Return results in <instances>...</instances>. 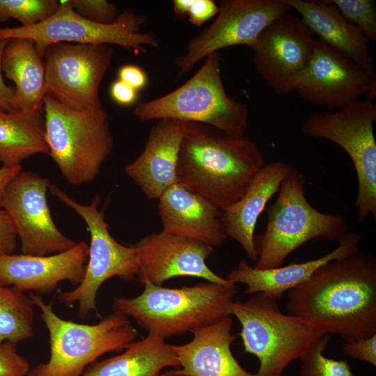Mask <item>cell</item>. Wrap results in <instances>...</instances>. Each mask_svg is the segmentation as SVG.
<instances>
[{
  "mask_svg": "<svg viewBox=\"0 0 376 376\" xmlns=\"http://www.w3.org/2000/svg\"><path fill=\"white\" fill-rule=\"evenodd\" d=\"M59 5L56 0H0V22L12 17L21 26H33L54 15Z\"/></svg>",
  "mask_w": 376,
  "mask_h": 376,
  "instance_id": "29",
  "label": "cell"
},
{
  "mask_svg": "<svg viewBox=\"0 0 376 376\" xmlns=\"http://www.w3.org/2000/svg\"><path fill=\"white\" fill-rule=\"evenodd\" d=\"M219 6L213 0H194L188 14L189 21L196 26H201L217 15Z\"/></svg>",
  "mask_w": 376,
  "mask_h": 376,
  "instance_id": "36",
  "label": "cell"
},
{
  "mask_svg": "<svg viewBox=\"0 0 376 376\" xmlns=\"http://www.w3.org/2000/svg\"><path fill=\"white\" fill-rule=\"evenodd\" d=\"M292 169L290 164L283 162L266 164L255 175L242 196L222 211L221 219L226 237L236 241L255 263L258 256L254 232L258 217Z\"/></svg>",
  "mask_w": 376,
  "mask_h": 376,
  "instance_id": "22",
  "label": "cell"
},
{
  "mask_svg": "<svg viewBox=\"0 0 376 376\" xmlns=\"http://www.w3.org/2000/svg\"><path fill=\"white\" fill-rule=\"evenodd\" d=\"M17 245L13 225L5 210L0 207V255L14 253Z\"/></svg>",
  "mask_w": 376,
  "mask_h": 376,
  "instance_id": "35",
  "label": "cell"
},
{
  "mask_svg": "<svg viewBox=\"0 0 376 376\" xmlns=\"http://www.w3.org/2000/svg\"><path fill=\"white\" fill-rule=\"evenodd\" d=\"M109 92L113 100L123 106L132 104L138 97L136 90L119 79L111 84Z\"/></svg>",
  "mask_w": 376,
  "mask_h": 376,
  "instance_id": "38",
  "label": "cell"
},
{
  "mask_svg": "<svg viewBox=\"0 0 376 376\" xmlns=\"http://www.w3.org/2000/svg\"><path fill=\"white\" fill-rule=\"evenodd\" d=\"M88 257V245L84 241L46 256L0 255V283L25 293L50 295L64 281L78 285L84 277Z\"/></svg>",
  "mask_w": 376,
  "mask_h": 376,
  "instance_id": "18",
  "label": "cell"
},
{
  "mask_svg": "<svg viewBox=\"0 0 376 376\" xmlns=\"http://www.w3.org/2000/svg\"><path fill=\"white\" fill-rule=\"evenodd\" d=\"M43 111L49 155L63 178L73 185L93 182L113 148L107 113L70 108L49 95Z\"/></svg>",
  "mask_w": 376,
  "mask_h": 376,
  "instance_id": "5",
  "label": "cell"
},
{
  "mask_svg": "<svg viewBox=\"0 0 376 376\" xmlns=\"http://www.w3.org/2000/svg\"><path fill=\"white\" fill-rule=\"evenodd\" d=\"M369 40H376V8L372 0H327Z\"/></svg>",
  "mask_w": 376,
  "mask_h": 376,
  "instance_id": "31",
  "label": "cell"
},
{
  "mask_svg": "<svg viewBox=\"0 0 376 376\" xmlns=\"http://www.w3.org/2000/svg\"><path fill=\"white\" fill-rule=\"evenodd\" d=\"M42 58L32 40L9 39L2 55L1 71L15 84L13 111H44L46 93Z\"/></svg>",
  "mask_w": 376,
  "mask_h": 376,
  "instance_id": "25",
  "label": "cell"
},
{
  "mask_svg": "<svg viewBox=\"0 0 376 376\" xmlns=\"http://www.w3.org/2000/svg\"><path fill=\"white\" fill-rule=\"evenodd\" d=\"M213 22L191 39L175 59L178 76L218 50L234 45L251 47L274 20L291 9L288 0H222Z\"/></svg>",
  "mask_w": 376,
  "mask_h": 376,
  "instance_id": "13",
  "label": "cell"
},
{
  "mask_svg": "<svg viewBox=\"0 0 376 376\" xmlns=\"http://www.w3.org/2000/svg\"><path fill=\"white\" fill-rule=\"evenodd\" d=\"M56 13L43 22L30 26L0 28V40L24 38L32 40L37 51L43 56L46 49L61 42L75 44L116 45L129 50L146 53V47L158 49L159 43L152 33H143L146 23L144 15L132 10L120 13L110 24L88 19L77 13L70 1H59Z\"/></svg>",
  "mask_w": 376,
  "mask_h": 376,
  "instance_id": "11",
  "label": "cell"
},
{
  "mask_svg": "<svg viewBox=\"0 0 376 376\" xmlns=\"http://www.w3.org/2000/svg\"><path fill=\"white\" fill-rule=\"evenodd\" d=\"M342 349L352 358L376 366V334L366 338L345 341Z\"/></svg>",
  "mask_w": 376,
  "mask_h": 376,
  "instance_id": "34",
  "label": "cell"
},
{
  "mask_svg": "<svg viewBox=\"0 0 376 376\" xmlns=\"http://www.w3.org/2000/svg\"><path fill=\"white\" fill-rule=\"evenodd\" d=\"M8 41V39L0 40V111H13L11 103L14 95V88L6 84L1 71L2 55Z\"/></svg>",
  "mask_w": 376,
  "mask_h": 376,
  "instance_id": "39",
  "label": "cell"
},
{
  "mask_svg": "<svg viewBox=\"0 0 376 376\" xmlns=\"http://www.w3.org/2000/svg\"><path fill=\"white\" fill-rule=\"evenodd\" d=\"M167 367L179 368L173 345L153 333L130 343L116 356L94 362L81 376H158Z\"/></svg>",
  "mask_w": 376,
  "mask_h": 376,
  "instance_id": "26",
  "label": "cell"
},
{
  "mask_svg": "<svg viewBox=\"0 0 376 376\" xmlns=\"http://www.w3.org/2000/svg\"><path fill=\"white\" fill-rule=\"evenodd\" d=\"M360 240L358 233L349 231L334 249L318 258L269 269H256L242 260L237 269L230 271L227 279L235 285L245 284L246 295L263 293L279 301L283 292L308 280L327 262L359 251Z\"/></svg>",
  "mask_w": 376,
  "mask_h": 376,
  "instance_id": "23",
  "label": "cell"
},
{
  "mask_svg": "<svg viewBox=\"0 0 376 376\" xmlns=\"http://www.w3.org/2000/svg\"><path fill=\"white\" fill-rule=\"evenodd\" d=\"M158 200L163 232L214 248L226 239L221 219L222 211L182 185L170 187Z\"/></svg>",
  "mask_w": 376,
  "mask_h": 376,
  "instance_id": "21",
  "label": "cell"
},
{
  "mask_svg": "<svg viewBox=\"0 0 376 376\" xmlns=\"http://www.w3.org/2000/svg\"><path fill=\"white\" fill-rule=\"evenodd\" d=\"M230 316L192 331V339L183 345H173L181 369L167 371L169 376H258L246 370L233 356L230 345Z\"/></svg>",
  "mask_w": 376,
  "mask_h": 376,
  "instance_id": "20",
  "label": "cell"
},
{
  "mask_svg": "<svg viewBox=\"0 0 376 376\" xmlns=\"http://www.w3.org/2000/svg\"><path fill=\"white\" fill-rule=\"evenodd\" d=\"M375 120L376 105L373 102L359 100L334 112L312 113L301 127L306 136L329 140L349 155L357 178L354 205L359 223L369 215L376 220Z\"/></svg>",
  "mask_w": 376,
  "mask_h": 376,
  "instance_id": "9",
  "label": "cell"
},
{
  "mask_svg": "<svg viewBox=\"0 0 376 376\" xmlns=\"http://www.w3.org/2000/svg\"><path fill=\"white\" fill-rule=\"evenodd\" d=\"M310 31L320 40L345 54L375 78L368 40L361 30L349 22L333 4L327 1L288 0Z\"/></svg>",
  "mask_w": 376,
  "mask_h": 376,
  "instance_id": "24",
  "label": "cell"
},
{
  "mask_svg": "<svg viewBox=\"0 0 376 376\" xmlns=\"http://www.w3.org/2000/svg\"><path fill=\"white\" fill-rule=\"evenodd\" d=\"M29 362L17 351V345L5 341L0 345V376H27Z\"/></svg>",
  "mask_w": 376,
  "mask_h": 376,
  "instance_id": "33",
  "label": "cell"
},
{
  "mask_svg": "<svg viewBox=\"0 0 376 376\" xmlns=\"http://www.w3.org/2000/svg\"><path fill=\"white\" fill-rule=\"evenodd\" d=\"M118 79L137 91L143 89L148 84L146 72L139 65L126 64L122 65L118 72Z\"/></svg>",
  "mask_w": 376,
  "mask_h": 376,
  "instance_id": "37",
  "label": "cell"
},
{
  "mask_svg": "<svg viewBox=\"0 0 376 376\" xmlns=\"http://www.w3.org/2000/svg\"><path fill=\"white\" fill-rule=\"evenodd\" d=\"M43 112L0 111V162L13 167L38 154L49 155Z\"/></svg>",
  "mask_w": 376,
  "mask_h": 376,
  "instance_id": "27",
  "label": "cell"
},
{
  "mask_svg": "<svg viewBox=\"0 0 376 376\" xmlns=\"http://www.w3.org/2000/svg\"><path fill=\"white\" fill-rule=\"evenodd\" d=\"M236 293L235 284L208 281L177 288L145 284L134 298L114 299L113 310L165 339L230 316Z\"/></svg>",
  "mask_w": 376,
  "mask_h": 376,
  "instance_id": "3",
  "label": "cell"
},
{
  "mask_svg": "<svg viewBox=\"0 0 376 376\" xmlns=\"http://www.w3.org/2000/svg\"><path fill=\"white\" fill-rule=\"evenodd\" d=\"M133 114L142 121L172 119L205 124L234 136H244L248 127L247 107L224 88L217 52L208 55L182 85L138 104Z\"/></svg>",
  "mask_w": 376,
  "mask_h": 376,
  "instance_id": "7",
  "label": "cell"
},
{
  "mask_svg": "<svg viewBox=\"0 0 376 376\" xmlns=\"http://www.w3.org/2000/svg\"><path fill=\"white\" fill-rule=\"evenodd\" d=\"M294 92L306 102L332 111L361 96L373 102L376 97V79L345 54L314 38L311 61Z\"/></svg>",
  "mask_w": 376,
  "mask_h": 376,
  "instance_id": "15",
  "label": "cell"
},
{
  "mask_svg": "<svg viewBox=\"0 0 376 376\" xmlns=\"http://www.w3.org/2000/svg\"><path fill=\"white\" fill-rule=\"evenodd\" d=\"M49 334L50 357L31 368L27 376H81L105 353L122 351L138 336L127 317L113 313L96 324H87L61 318L52 303L30 295Z\"/></svg>",
  "mask_w": 376,
  "mask_h": 376,
  "instance_id": "6",
  "label": "cell"
},
{
  "mask_svg": "<svg viewBox=\"0 0 376 376\" xmlns=\"http://www.w3.org/2000/svg\"><path fill=\"white\" fill-rule=\"evenodd\" d=\"M231 315L241 324L244 351L259 361L258 376H281L295 360L301 359L325 334L302 320L281 312L278 300L256 293L234 301Z\"/></svg>",
  "mask_w": 376,
  "mask_h": 376,
  "instance_id": "8",
  "label": "cell"
},
{
  "mask_svg": "<svg viewBox=\"0 0 376 376\" xmlns=\"http://www.w3.org/2000/svg\"><path fill=\"white\" fill-rule=\"evenodd\" d=\"M305 191L304 175L293 169L282 182L276 200L267 209L264 233L254 237L258 258L253 267H280L308 241H339L350 231L345 217L320 212L308 201Z\"/></svg>",
  "mask_w": 376,
  "mask_h": 376,
  "instance_id": "4",
  "label": "cell"
},
{
  "mask_svg": "<svg viewBox=\"0 0 376 376\" xmlns=\"http://www.w3.org/2000/svg\"><path fill=\"white\" fill-rule=\"evenodd\" d=\"M312 32L289 12L271 22L250 47L256 71L277 95L294 92L313 52Z\"/></svg>",
  "mask_w": 376,
  "mask_h": 376,
  "instance_id": "16",
  "label": "cell"
},
{
  "mask_svg": "<svg viewBox=\"0 0 376 376\" xmlns=\"http://www.w3.org/2000/svg\"><path fill=\"white\" fill-rule=\"evenodd\" d=\"M266 164L249 139L185 122L176 166L178 183L221 211L236 203Z\"/></svg>",
  "mask_w": 376,
  "mask_h": 376,
  "instance_id": "2",
  "label": "cell"
},
{
  "mask_svg": "<svg viewBox=\"0 0 376 376\" xmlns=\"http://www.w3.org/2000/svg\"><path fill=\"white\" fill-rule=\"evenodd\" d=\"M73 9L93 22L110 24L119 17L120 12L115 4L107 0H70Z\"/></svg>",
  "mask_w": 376,
  "mask_h": 376,
  "instance_id": "32",
  "label": "cell"
},
{
  "mask_svg": "<svg viewBox=\"0 0 376 376\" xmlns=\"http://www.w3.org/2000/svg\"><path fill=\"white\" fill-rule=\"evenodd\" d=\"M185 122L159 120L149 133L141 154L125 166V173L148 199L158 200L178 183L176 166Z\"/></svg>",
  "mask_w": 376,
  "mask_h": 376,
  "instance_id": "19",
  "label": "cell"
},
{
  "mask_svg": "<svg viewBox=\"0 0 376 376\" xmlns=\"http://www.w3.org/2000/svg\"><path fill=\"white\" fill-rule=\"evenodd\" d=\"M134 247L139 267L137 278L143 285L162 286L165 281L179 276L233 284L208 267L206 260L214 247L205 243L162 230L145 236Z\"/></svg>",
  "mask_w": 376,
  "mask_h": 376,
  "instance_id": "17",
  "label": "cell"
},
{
  "mask_svg": "<svg viewBox=\"0 0 376 376\" xmlns=\"http://www.w3.org/2000/svg\"><path fill=\"white\" fill-rule=\"evenodd\" d=\"M194 0H173V11L176 17L182 18L188 16Z\"/></svg>",
  "mask_w": 376,
  "mask_h": 376,
  "instance_id": "41",
  "label": "cell"
},
{
  "mask_svg": "<svg viewBox=\"0 0 376 376\" xmlns=\"http://www.w3.org/2000/svg\"><path fill=\"white\" fill-rule=\"evenodd\" d=\"M113 54L109 45H50L43 54L46 95L70 108L102 109L100 86Z\"/></svg>",
  "mask_w": 376,
  "mask_h": 376,
  "instance_id": "12",
  "label": "cell"
},
{
  "mask_svg": "<svg viewBox=\"0 0 376 376\" xmlns=\"http://www.w3.org/2000/svg\"><path fill=\"white\" fill-rule=\"evenodd\" d=\"M22 170V166L8 167L2 166L0 168V207L6 186L9 182Z\"/></svg>",
  "mask_w": 376,
  "mask_h": 376,
  "instance_id": "40",
  "label": "cell"
},
{
  "mask_svg": "<svg viewBox=\"0 0 376 376\" xmlns=\"http://www.w3.org/2000/svg\"><path fill=\"white\" fill-rule=\"evenodd\" d=\"M174 376H182V375H174Z\"/></svg>",
  "mask_w": 376,
  "mask_h": 376,
  "instance_id": "43",
  "label": "cell"
},
{
  "mask_svg": "<svg viewBox=\"0 0 376 376\" xmlns=\"http://www.w3.org/2000/svg\"><path fill=\"white\" fill-rule=\"evenodd\" d=\"M158 376H168V374H167V372H166V373H164L163 374H161V375H159Z\"/></svg>",
  "mask_w": 376,
  "mask_h": 376,
  "instance_id": "42",
  "label": "cell"
},
{
  "mask_svg": "<svg viewBox=\"0 0 376 376\" xmlns=\"http://www.w3.org/2000/svg\"><path fill=\"white\" fill-rule=\"evenodd\" d=\"M49 180L21 170L8 184L1 208L9 217L22 254L46 256L65 251L77 244L55 224L47 203Z\"/></svg>",
  "mask_w": 376,
  "mask_h": 376,
  "instance_id": "14",
  "label": "cell"
},
{
  "mask_svg": "<svg viewBox=\"0 0 376 376\" xmlns=\"http://www.w3.org/2000/svg\"><path fill=\"white\" fill-rule=\"evenodd\" d=\"M49 193L72 208L84 221L90 234L88 257L85 275L81 283L70 291H60L58 300L65 304L78 303V316L85 320L89 314L97 313L96 297L101 285L108 279L119 277L134 280L139 267L136 251L117 242L108 229L104 210L98 208L101 198L96 195L88 204L78 203L55 184H50Z\"/></svg>",
  "mask_w": 376,
  "mask_h": 376,
  "instance_id": "10",
  "label": "cell"
},
{
  "mask_svg": "<svg viewBox=\"0 0 376 376\" xmlns=\"http://www.w3.org/2000/svg\"><path fill=\"white\" fill-rule=\"evenodd\" d=\"M34 306L30 295L0 283V345H17L33 336Z\"/></svg>",
  "mask_w": 376,
  "mask_h": 376,
  "instance_id": "28",
  "label": "cell"
},
{
  "mask_svg": "<svg viewBox=\"0 0 376 376\" xmlns=\"http://www.w3.org/2000/svg\"><path fill=\"white\" fill-rule=\"evenodd\" d=\"M288 314L345 341L376 334V260L359 250L319 267L288 291Z\"/></svg>",
  "mask_w": 376,
  "mask_h": 376,
  "instance_id": "1",
  "label": "cell"
},
{
  "mask_svg": "<svg viewBox=\"0 0 376 376\" xmlns=\"http://www.w3.org/2000/svg\"><path fill=\"white\" fill-rule=\"evenodd\" d=\"M330 336L325 334L301 360L300 376H354L347 360H336L324 356Z\"/></svg>",
  "mask_w": 376,
  "mask_h": 376,
  "instance_id": "30",
  "label": "cell"
}]
</instances>
